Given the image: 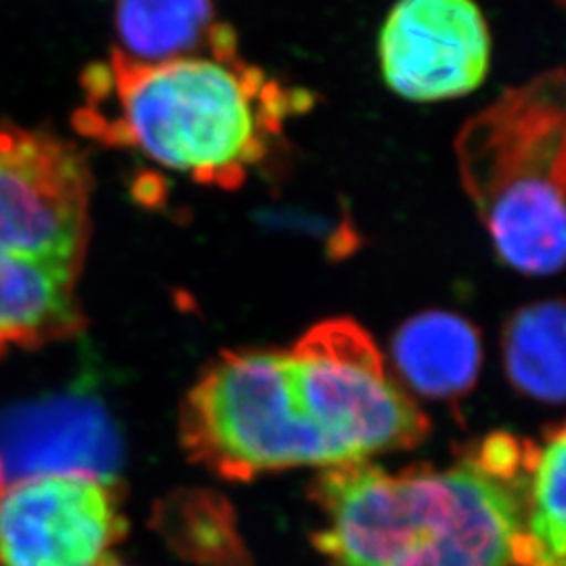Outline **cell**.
Instances as JSON below:
<instances>
[{"mask_svg": "<svg viewBox=\"0 0 566 566\" xmlns=\"http://www.w3.org/2000/svg\"><path fill=\"white\" fill-rule=\"evenodd\" d=\"M78 130L196 182L238 189L311 99L240 55L137 61L114 49L84 76Z\"/></svg>", "mask_w": 566, "mask_h": 566, "instance_id": "6da1fadb", "label": "cell"}, {"mask_svg": "<svg viewBox=\"0 0 566 566\" xmlns=\"http://www.w3.org/2000/svg\"><path fill=\"white\" fill-rule=\"evenodd\" d=\"M523 476L502 481L468 451L449 468H325L315 546L332 566H526Z\"/></svg>", "mask_w": 566, "mask_h": 566, "instance_id": "7a4b0ae2", "label": "cell"}, {"mask_svg": "<svg viewBox=\"0 0 566 566\" xmlns=\"http://www.w3.org/2000/svg\"><path fill=\"white\" fill-rule=\"evenodd\" d=\"M465 196L497 254L546 277L565 261L566 84L549 70L465 122L455 139Z\"/></svg>", "mask_w": 566, "mask_h": 566, "instance_id": "3957f363", "label": "cell"}, {"mask_svg": "<svg viewBox=\"0 0 566 566\" xmlns=\"http://www.w3.org/2000/svg\"><path fill=\"white\" fill-rule=\"evenodd\" d=\"M182 451L229 481L338 465L292 350H227L182 399Z\"/></svg>", "mask_w": 566, "mask_h": 566, "instance_id": "277c9868", "label": "cell"}, {"mask_svg": "<svg viewBox=\"0 0 566 566\" xmlns=\"http://www.w3.org/2000/svg\"><path fill=\"white\" fill-rule=\"evenodd\" d=\"M290 350L338 465L369 462L424 441L430 430L424 411L357 322L325 319Z\"/></svg>", "mask_w": 566, "mask_h": 566, "instance_id": "5b68a950", "label": "cell"}, {"mask_svg": "<svg viewBox=\"0 0 566 566\" xmlns=\"http://www.w3.org/2000/svg\"><path fill=\"white\" fill-rule=\"evenodd\" d=\"M93 175L74 143L0 126V256L81 271Z\"/></svg>", "mask_w": 566, "mask_h": 566, "instance_id": "8992f818", "label": "cell"}, {"mask_svg": "<svg viewBox=\"0 0 566 566\" xmlns=\"http://www.w3.org/2000/svg\"><path fill=\"white\" fill-rule=\"evenodd\" d=\"M126 528L112 483L51 474L0 485V566H103Z\"/></svg>", "mask_w": 566, "mask_h": 566, "instance_id": "52a82bcc", "label": "cell"}, {"mask_svg": "<svg viewBox=\"0 0 566 566\" xmlns=\"http://www.w3.org/2000/svg\"><path fill=\"white\" fill-rule=\"evenodd\" d=\"M489 60V28L472 0H399L380 34L386 84L411 102L472 93Z\"/></svg>", "mask_w": 566, "mask_h": 566, "instance_id": "ba28073f", "label": "cell"}, {"mask_svg": "<svg viewBox=\"0 0 566 566\" xmlns=\"http://www.w3.org/2000/svg\"><path fill=\"white\" fill-rule=\"evenodd\" d=\"M118 430L93 397L51 395L0 411V485L34 476H91L116 485Z\"/></svg>", "mask_w": 566, "mask_h": 566, "instance_id": "9c48e42d", "label": "cell"}, {"mask_svg": "<svg viewBox=\"0 0 566 566\" xmlns=\"http://www.w3.org/2000/svg\"><path fill=\"white\" fill-rule=\"evenodd\" d=\"M392 359L405 390L426 399L464 397L476 385L483 346L476 327L447 311L411 317L392 340Z\"/></svg>", "mask_w": 566, "mask_h": 566, "instance_id": "30bf717a", "label": "cell"}, {"mask_svg": "<svg viewBox=\"0 0 566 566\" xmlns=\"http://www.w3.org/2000/svg\"><path fill=\"white\" fill-rule=\"evenodd\" d=\"M81 271L0 256V355L81 332Z\"/></svg>", "mask_w": 566, "mask_h": 566, "instance_id": "8fae6325", "label": "cell"}, {"mask_svg": "<svg viewBox=\"0 0 566 566\" xmlns=\"http://www.w3.org/2000/svg\"><path fill=\"white\" fill-rule=\"evenodd\" d=\"M116 30L118 51L130 60L240 55L235 32L217 21L212 0H116Z\"/></svg>", "mask_w": 566, "mask_h": 566, "instance_id": "7c38bea8", "label": "cell"}, {"mask_svg": "<svg viewBox=\"0 0 566 566\" xmlns=\"http://www.w3.org/2000/svg\"><path fill=\"white\" fill-rule=\"evenodd\" d=\"M504 365L518 392L542 401L565 399V306L547 301L521 308L504 329Z\"/></svg>", "mask_w": 566, "mask_h": 566, "instance_id": "4fadbf2b", "label": "cell"}, {"mask_svg": "<svg viewBox=\"0 0 566 566\" xmlns=\"http://www.w3.org/2000/svg\"><path fill=\"white\" fill-rule=\"evenodd\" d=\"M565 428L556 426L533 443L521 485L526 566H565Z\"/></svg>", "mask_w": 566, "mask_h": 566, "instance_id": "5bb4252c", "label": "cell"}, {"mask_svg": "<svg viewBox=\"0 0 566 566\" xmlns=\"http://www.w3.org/2000/svg\"><path fill=\"white\" fill-rule=\"evenodd\" d=\"M103 566H124L120 563H116V560H109V563H105Z\"/></svg>", "mask_w": 566, "mask_h": 566, "instance_id": "9a60e30c", "label": "cell"}]
</instances>
